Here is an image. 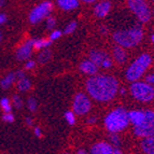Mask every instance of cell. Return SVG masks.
<instances>
[{
	"instance_id": "cell-15",
	"label": "cell",
	"mask_w": 154,
	"mask_h": 154,
	"mask_svg": "<svg viewBox=\"0 0 154 154\" xmlns=\"http://www.w3.org/2000/svg\"><path fill=\"white\" fill-rule=\"evenodd\" d=\"M108 57V54L100 50H93L90 54V59L92 62L95 63L97 66H101L103 62Z\"/></svg>"
},
{
	"instance_id": "cell-27",
	"label": "cell",
	"mask_w": 154,
	"mask_h": 154,
	"mask_svg": "<svg viewBox=\"0 0 154 154\" xmlns=\"http://www.w3.org/2000/svg\"><path fill=\"white\" fill-rule=\"evenodd\" d=\"M65 119H66L67 123L69 125H73L75 123V112L72 111H67L65 113Z\"/></svg>"
},
{
	"instance_id": "cell-26",
	"label": "cell",
	"mask_w": 154,
	"mask_h": 154,
	"mask_svg": "<svg viewBox=\"0 0 154 154\" xmlns=\"http://www.w3.org/2000/svg\"><path fill=\"white\" fill-rule=\"evenodd\" d=\"M27 105H28V108L31 112H36L37 108H38V103H37V100L35 98L29 97L28 100H27Z\"/></svg>"
},
{
	"instance_id": "cell-4",
	"label": "cell",
	"mask_w": 154,
	"mask_h": 154,
	"mask_svg": "<svg viewBox=\"0 0 154 154\" xmlns=\"http://www.w3.org/2000/svg\"><path fill=\"white\" fill-rule=\"evenodd\" d=\"M152 62V58L148 53H143L138 58L134 60V63L127 68L126 71V79L129 82H135L138 81L140 78L143 75V73L146 71V69L150 67Z\"/></svg>"
},
{
	"instance_id": "cell-1",
	"label": "cell",
	"mask_w": 154,
	"mask_h": 154,
	"mask_svg": "<svg viewBox=\"0 0 154 154\" xmlns=\"http://www.w3.org/2000/svg\"><path fill=\"white\" fill-rule=\"evenodd\" d=\"M85 86L88 95L100 103L112 100L119 92V81L111 75H91Z\"/></svg>"
},
{
	"instance_id": "cell-34",
	"label": "cell",
	"mask_w": 154,
	"mask_h": 154,
	"mask_svg": "<svg viewBox=\"0 0 154 154\" xmlns=\"http://www.w3.org/2000/svg\"><path fill=\"white\" fill-rule=\"evenodd\" d=\"M146 82L151 85H154V73H150L146 77Z\"/></svg>"
},
{
	"instance_id": "cell-24",
	"label": "cell",
	"mask_w": 154,
	"mask_h": 154,
	"mask_svg": "<svg viewBox=\"0 0 154 154\" xmlns=\"http://www.w3.org/2000/svg\"><path fill=\"white\" fill-rule=\"evenodd\" d=\"M109 139H110V142L113 146V148H120L121 141H120V137H119L118 133H111Z\"/></svg>"
},
{
	"instance_id": "cell-42",
	"label": "cell",
	"mask_w": 154,
	"mask_h": 154,
	"mask_svg": "<svg viewBox=\"0 0 154 154\" xmlns=\"http://www.w3.org/2000/svg\"><path fill=\"white\" fill-rule=\"evenodd\" d=\"M77 153L78 154H86L88 152L85 151V150H81V149H80V150H78V151H77Z\"/></svg>"
},
{
	"instance_id": "cell-29",
	"label": "cell",
	"mask_w": 154,
	"mask_h": 154,
	"mask_svg": "<svg viewBox=\"0 0 154 154\" xmlns=\"http://www.w3.org/2000/svg\"><path fill=\"white\" fill-rule=\"evenodd\" d=\"M13 105L16 109H21L23 107V100L21 99V97L18 95L13 96Z\"/></svg>"
},
{
	"instance_id": "cell-28",
	"label": "cell",
	"mask_w": 154,
	"mask_h": 154,
	"mask_svg": "<svg viewBox=\"0 0 154 154\" xmlns=\"http://www.w3.org/2000/svg\"><path fill=\"white\" fill-rule=\"evenodd\" d=\"M55 25H56V20L53 16H48L46 17V28L48 29H53L55 28Z\"/></svg>"
},
{
	"instance_id": "cell-36",
	"label": "cell",
	"mask_w": 154,
	"mask_h": 154,
	"mask_svg": "<svg viewBox=\"0 0 154 154\" xmlns=\"http://www.w3.org/2000/svg\"><path fill=\"white\" fill-rule=\"evenodd\" d=\"M33 133H35V135H36L38 138L42 137V131H41V129L39 128V127H36V128L33 129Z\"/></svg>"
},
{
	"instance_id": "cell-14",
	"label": "cell",
	"mask_w": 154,
	"mask_h": 154,
	"mask_svg": "<svg viewBox=\"0 0 154 154\" xmlns=\"http://www.w3.org/2000/svg\"><path fill=\"white\" fill-rule=\"evenodd\" d=\"M127 114H128L129 123H131L134 126H137L143 121L144 116H146V111L133 110L131 112H127Z\"/></svg>"
},
{
	"instance_id": "cell-25",
	"label": "cell",
	"mask_w": 154,
	"mask_h": 154,
	"mask_svg": "<svg viewBox=\"0 0 154 154\" xmlns=\"http://www.w3.org/2000/svg\"><path fill=\"white\" fill-rule=\"evenodd\" d=\"M77 26H78V24H77V22H70L68 25L65 27V29H64V33L65 35H70V33H72L73 31L77 29Z\"/></svg>"
},
{
	"instance_id": "cell-18",
	"label": "cell",
	"mask_w": 154,
	"mask_h": 154,
	"mask_svg": "<svg viewBox=\"0 0 154 154\" xmlns=\"http://www.w3.org/2000/svg\"><path fill=\"white\" fill-rule=\"evenodd\" d=\"M113 57L116 59V62L119 63V64H124L126 62L127 55H126V52L123 46L118 45L113 49Z\"/></svg>"
},
{
	"instance_id": "cell-20",
	"label": "cell",
	"mask_w": 154,
	"mask_h": 154,
	"mask_svg": "<svg viewBox=\"0 0 154 154\" xmlns=\"http://www.w3.org/2000/svg\"><path fill=\"white\" fill-rule=\"evenodd\" d=\"M16 88L20 92H27L29 88H31V82L28 78H22V79H18L17 84H16Z\"/></svg>"
},
{
	"instance_id": "cell-5",
	"label": "cell",
	"mask_w": 154,
	"mask_h": 154,
	"mask_svg": "<svg viewBox=\"0 0 154 154\" xmlns=\"http://www.w3.org/2000/svg\"><path fill=\"white\" fill-rule=\"evenodd\" d=\"M131 94L140 103H149L154 98V88L146 82L135 81L131 85Z\"/></svg>"
},
{
	"instance_id": "cell-45",
	"label": "cell",
	"mask_w": 154,
	"mask_h": 154,
	"mask_svg": "<svg viewBox=\"0 0 154 154\" xmlns=\"http://www.w3.org/2000/svg\"><path fill=\"white\" fill-rule=\"evenodd\" d=\"M1 40H2V35H1V31H0V42H1Z\"/></svg>"
},
{
	"instance_id": "cell-19",
	"label": "cell",
	"mask_w": 154,
	"mask_h": 154,
	"mask_svg": "<svg viewBox=\"0 0 154 154\" xmlns=\"http://www.w3.org/2000/svg\"><path fill=\"white\" fill-rule=\"evenodd\" d=\"M16 80V77H15V73H13V72H10L9 75H7L3 80H1V82H0V85H1V88L3 90H8L10 88L11 85L13 84V82Z\"/></svg>"
},
{
	"instance_id": "cell-6",
	"label": "cell",
	"mask_w": 154,
	"mask_h": 154,
	"mask_svg": "<svg viewBox=\"0 0 154 154\" xmlns=\"http://www.w3.org/2000/svg\"><path fill=\"white\" fill-rule=\"evenodd\" d=\"M134 133L137 137L144 138V137L153 136L154 135V111H146V116L143 121L137 126H134Z\"/></svg>"
},
{
	"instance_id": "cell-21",
	"label": "cell",
	"mask_w": 154,
	"mask_h": 154,
	"mask_svg": "<svg viewBox=\"0 0 154 154\" xmlns=\"http://www.w3.org/2000/svg\"><path fill=\"white\" fill-rule=\"evenodd\" d=\"M52 43L51 39H37V40H33V50H41L45 49V48H49Z\"/></svg>"
},
{
	"instance_id": "cell-8",
	"label": "cell",
	"mask_w": 154,
	"mask_h": 154,
	"mask_svg": "<svg viewBox=\"0 0 154 154\" xmlns=\"http://www.w3.org/2000/svg\"><path fill=\"white\" fill-rule=\"evenodd\" d=\"M52 10H53V3L50 1H44V2L40 3L31 10L30 14H29V22L31 24H37L41 22L42 20L50 15Z\"/></svg>"
},
{
	"instance_id": "cell-9",
	"label": "cell",
	"mask_w": 154,
	"mask_h": 154,
	"mask_svg": "<svg viewBox=\"0 0 154 154\" xmlns=\"http://www.w3.org/2000/svg\"><path fill=\"white\" fill-rule=\"evenodd\" d=\"M91 106L92 105L90 98L83 93H79L75 95L73 100V112L78 116H84L90 112Z\"/></svg>"
},
{
	"instance_id": "cell-23",
	"label": "cell",
	"mask_w": 154,
	"mask_h": 154,
	"mask_svg": "<svg viewBox=\"0 0 154 154\" xmlns=\"http://www.w3.org/2000/svg\"><path fill=\"white\" fill-rule=\"evenodd\" d=\"M0 107L2 109V111L5 113H9L12 111V105H11V101L9 98L3 97L0 99Z\"/></svg>"
},
{
	"instance_id": "cell-40",
	"label": "cell",
	"mask_w": 154,
	"mask_h": 154,
	"mask_svg": "<svg viewBox=\"0 0 154 154\" xmlns=\"http://www.w3.org/2000/svg\"><path fill=\"white\" fill-rule=\"evenodd\" d=\"M100 32L103 33H107V27H106V26H101V27H100Z\"/></svg>"
},
{
	"instance_id": "cell-47",
	"label": "cell",
	"mask_w": 154,
	"mask_h": 154,
	"mask_svg": "<svg viewBox=\"0 0 154 154\" xmlns=\"http://www.w3.org/2000/svg\"><path fill=\"white\" fill-rule=\"evenodd\" d=\"M153 88H154V85H153Z\"/></svg>"
},
{
	"instance_id": "cell-30",
	"label": "cell",
	"mask_w": 154,
	"mask_h": 154,
	"mask_svg": "<svg viewBox=\"0 0 154 154\" xmlns=\"http://www.w3.org/2000/svg\"><path fill=\"white\" fill-rule=\"evenodd\" d=\"M2 121L7 122V123H13V122H14V116H13L11 112L5 113L2 116Z\"/></svg>"
},
{
	"instance_id": "cell-2",
	"label": "cell",
	"mask_w": 154,
	"mask_h": 154,
	"mask_svg": "<svg viewBox=\"0 0 154 154\" xmlns=\"http://www.w3.org/2000/svg\"><path fill=\"white\" fill-rule=\"evenodd\" d=\"M143 38V31L139 26H135L125 30H118L113 33V40L123 48H134Z\"/></svg>"
},
{
	"instance_id": "cell-12",
	"label": "cell",
	"mask_w": 154,
	"mask_h": 154,
	"mask_svg": "<svg viewBox=\"0 0 154 154\" xmlns=\"http://www.w3.org/2000/svg\"><path fill=\"white\" fill-rule=\"evenodd\" d=\"M111 10V3L108 0H103L98 2L94 8V14H95L97 17H105V16L108 15V13Z\"/></svg>"
},
{
	"instance_id": "cell-43",
	"label": "cell",
	"mask_w": 154,
	"mask_h": 154,
	"mask_svg": "<svg viewBox=\"0 0 154 154\" xmlns=\"http://www.w3.org/2000/svg\"><path fill=\"white\" fill-rule=\"evenodd\" d=\"M81 1H83V2H85V3H93V2H95L96 0H81Z\"/></svg>"
},
{
	"instance_id": "cell-13",
	"label": "cell",
	"mask_w": 154,
	"mask_h": 154,
	"mask_svg": "<svg viewBox=\"0 0 154 154\" xmlns=\"http://www.w3.org/2000/svg\"><path fill=\"white\" fill-rule=\"evenodd\" d=\"M80 70L88 75H94L97 73L98 71V66L94 62H92L91 59H85L80 64Z\"/></svg>"
},
{
	"instance_id": "cell-17",
	"label": "cell",
	"mask_w": 154,
	"mask_h": 154,
	"mask_svg": "<svg viewBox=\"0 0 154 154\" xmlns=\"http://www.w3.org/2000/svg\"><path fill=\"white\" fill-rule=\"evenodd\" d=\"M141 149L144 153L154 154V135L144 137L143 140L141 141Z\"/></svg>"
},
{
	"instance_id": "cell-7",
	"label": "cell",
	"mask_w": 154,
	"mask_h": 154,
	"mask_svg": "<svg viewBox=\"0 0 154 154\" xmlns=\"http://www.w3.org/2000/svg\"><path fill=\"white\" fill-rule=\"evenodd\" d=\"M128 8L131 12L137 16L139 21L146 23L151 18V10L144 0H128L127 1Z\"/></svg>"
},
{
	"instance_id": "cell-10",
	"label": "cell",
	"mask_w": 154,
	"mask_h": 154,
	"mask_svg": "<svg viewBox=\"0 0 154 154\" xmlns=\"http://www.w3.org/2000/svg\"><path fill=\"white\" fill-rule=\"evenodd\" d=\"M33 50V40L30 39L28 41H26L21 48H18V50L16 51V58L18 60H27L30 57L31 51Z\"/></svg>"
},
{
	"instance_id": "cell-39",
	"label": "cell",
	"mask_w": 154,
	"mask_h": 154,
	"mask_svg": "<svg viewBox=\"0 0 154 154\" xmlns=\"http://www.w3.org/2000/svg\"><path fill=\"white\" fill-rule=\"evenodd\" d=\"M96 122H97V118H95V116H93V118H90V119H88V123L94 124V123H96Z\"/></svg>"
},
{
	"instance_id": "cell-41",
	"label": "cell",
	"mask_w": 154,
	"mask_h": 154,
	"mask_svg": "<svg viewBox=\"0 0 154 154\" xmlns=\"http://www.w3.org/2000/svg\"><path fill=\"white\" fill-rule=\"evenodd\" d=\"M119 92H120V94H121V95H125V94H126V90H125V88H122L121 90H119Z\"/></svg>"
},
{
	"instance_id": "cell-38",
	"label": "cell",
	"mask_w": 154,
	"mask_h": 154,
	"mask_svg": "<svg viewBox=\"0 0 154 154\" xmlns=\"http://www.w3.org/2000/svg\"><path fill=\"white\" fill-rule=\"evenodd\" d=\"M25 122H26V125H28V126H32V123H33V120L31 118H26L25 119Z\"/></svg>"
},
{
	"instance_id": "cell-32",
	"label": "cell",
	"mask_w": 154,
	"mask_h": 154,
	"mask_svg": "<svg viewBox=\"0 0 154 154\" xmlns=\"http://www.w3.org/2000/svg\"><path fill=\"white\" fill-rule=\"evenodd\" d=\"M100 67H103V68H105V69H109V68H111L112 67V60H111L110 57H107V58L105 59L103 62V64H101V66Z\"/></svg>"
},
{
	"instance_id": "cell-31",
	"label": "cell",
	"mask_w": 154,
	"mask_h": 154,
	"mask_svg": "<svg viewBox=\"0 0 154 154\" xmlns=\"http://www.w3.org/2000/svg\"><path fill=\"white\" fill-rule=\"evenodd\" d=\"M62 35L63 32L60 30H53L51 35H50V39H51L52 41H54V40H57L58 38H60Z\"/></svg>"
},
{
	"instance_id": "cell-22",
	"label": "cell",
	"mask_w": 154,
	"mask_h": 154,
	"mask_svg": "<svg viewBox=\"0 0 154 154\" xmlns=\"http://www.w3.org/2000/svg\"><path fill=\"white\" fill-rule=\"evenodd\" d=\"M51 57H52V52L45 48V49H44L43 51H42L41 53L39 54L38 62L40 63V64H46V63H48L50 59H51Z\"/></svg>"
},
{
	"instance_id": "cell-16",
	"label": "cell",
	"mask_w": 154,
	"mask_h": 154,
	"mask_svg": "<svg viewBox=\"0 0 154 154\" xmlns=\"http://www.w3.org/2000/svg\"><path fill=\"white\" fill-rule=\"evenodd\" d=\"M57 5L64 11H72L79 7V0H57Z\"/></svg>"
},
{
	"instance_id": "cell-33",
	"label": "cell",
	"mask_w": 154,
	"mask_h": 154,
	"mask_svg": "<svg viewBox=\"0 0 154 154\" xmlns=\"http://www.w3.org/2000/svg\"><path fill=\"white\" fill-rule=\"evenodd\" d=\"M35 67H36V63L33 62V60H28V62L25 64V69H27V70L33 69Z\"/></svg>"
},
{
	"instance_id": "cell-11",
	"label": "cell",
	"mask_w": 154,
	"mask_h": 154,
	"mask_svg": "<svg viewBox=\"0 0 154 154\" xmlns=\"http://www.w3.org/2000/svg\"><path fill=\"white\" fill-rule=\"evenodd\" d=\"M113 146L106 141L97 142L92 146L91 153L93 154H113Z\"/></svg>"
},
{
	"instance_id": "cell-3",
	"label": "cell",
	"mask_w": 154,
	"mask_h": 154,
	"mask_svg": "<svg viewBox=\"0 0 154 154\" xmlns=\"http://www.w3.org/2000/svg\"><path fill=\"white\" fill-rule=\"evenodd\" d=\"M128 124V114L124 108L114 109L105 118V126L110 133H119L124 131Z\"/></svg>"
},
{
	"instance_id": "cell-46",
	"label": "cell",
	"mask_w": 154,
	"mask_h": 154,
	"mask_svg": "<svg viewBox=\"0 0 154 154\" xmlns=\"http://www.w3.org/2000/svg\"><path fill=\"white\" fill-rule=\"evenodd\" d=\"M151 38H152V42H153V43H154V33H153V35H152Z\"/></svg>"
},
{
	"instance_id": "cell-44",
	"label": "cell",
	"mask_w": 154,
	"mask_h": 154,
	"mask_svg": "<svg viewBox=\"0 0 154 154\" xmlns=\"http://www.w3.org/2000/svg\"><path fill=\"white\" fill-rule=\"evenodd\" d=\"M5 5V0H0V8Z\"/></svg>"
},
{
	"instance_id": "cell-37",
	"label": "cell",
	"mask_w": 154,
	"mask_h": 154,
	"mask_svg": "<svg viewBox=\"0 0 154 154\" xmlns=\"http://www.w3.org/2000/svg\"><path fill=\"white\" fill-rule=\"evenodd\" d=\"M15 77L17 78V79H22V78L25 77V73H24V71H22V70H18L15 73Z\"/></svg>"
},
{
	"instance_id": "cell-35",
	"label": "cell",
	"mask_w": 154,
	"mask_h": 154,
	"mask_svg": "<svg viewBox=\"0 0 154 154\" xmlns=\"http://www.w3.org/2000/svg\"><path fill=\"white\" fill-rule=\"evenodd\" d=\"M5 22H7V15L3 13H0V26L3 25Z\"/></svg>"
}]
</instances>
